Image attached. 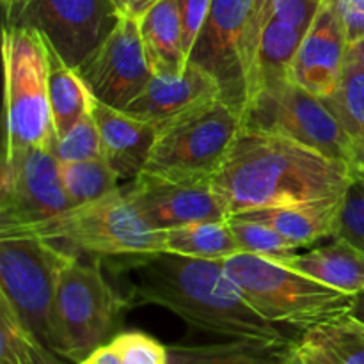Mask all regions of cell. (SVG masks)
Segmentation results:
<instances>
[{"instance_id": "16", "label": "cell", "mask_w": 364, "mask_h": 364, "mask_svg": "<svg viewBox=\"0 0 364 364\" xmlns=\"http://www.w3.org/2000/svg\"><path fill=\"white\" fill-rule=\"evenodd\" d=\"M215 98H220V87L215 78L198 64L188 63L181 75L153 73L144 91L124 112L160 128Z\"/></svg>"}, {"instance_id": "12", "label": "cell", "mask_w": 364, "mask_h": 364, "mask_svg": "<svg viewBox=\"0 0 364 364\" xmlns=\"http://www.w3.org/2000/svg\"><path fill=\"white\" fill-rule=\"evenodd\" d=\"M71 208L55 153L27 148L4 155L0 176V235L59 215Z\"/></svg>"}, {"instance_id": "39", "label": "cell", "mask_w": 364, "mask_h": 364, "mask_svg": "<svg viewBox=\"0 0 364 364\" xmlns=\"http://www.w3.org/2000/svg\"><path fill=\"white\" fill-rule=\"evenodd\" d=\"M350 167L355 174H359V176L364 178V142H354Z\"/></svg>"}, {"instance_id": "9", "label": "cell", "mask_w": 364, "mask_h": 364, "mask_svg": "<svg viewBox=\"0 0 364 364\" xmlns=\"http://www.w3.org/2000/svg\"><path fill=\"white\" fill-rule=\"evenodd\" d=\"M73 256L38 237H0V295L45 347L52 340L59 276Z\"/></svg>"}, {"instance_id": "7", "label": "cell", "mask_w": 364, "mask_h": 364, "mask_svg": "<svg viewBox=\"0 0 364 364\" xmlns=\"http://www.w3.org/2000/svg\"><path fill=\"white\" fill-rule=\"evenodd\" d=\"M244 119L235 107L215 98L159 128L142 173L173 181L212 183Z\"/></svg>"}, {"instance_id": "19", "label": "cell", "mask_w": 364, "mask_h": 364, "mask_svg": "<svg viewBox=\"0 0 364 364\" xmlns=\"http://www.w3.org/2000/svg\"><path fill=\"white\" fill-rule=\"evenodd\" d=\"M322 284L355 295L364 290V252L341 237L323 247L272 259Z\"/></svg>"}, {"instance_id": "36", "label": "cell", "mask_w": 364, "mask_h": 364, "mask_svg": "<svg viewBox=\"0 0 364 364\" xmlns=\"http://www.w3.org/2000/svg\"><path fill=\"white\" fill-rule=\"evenodd\" d=\"M281 364H329L323 359L316 358L315 354H311L309 350H306L297 340L291 341V345L288 347L287 354L281 359Z\"/></svg>"}, {"instance_id": "11", "label": "cell", "mask_w": 364, "mask_h": 364, "mask_svg": "<svg viewBox=\"0 0 364 364\" xmlns=\"http://www.w3.org/2000/svg\"><path fill=\"white\" fill-rule=\"evenodd\" d=\"M4 25L28 27L71 68L110 34L121 14L112 0H2Z\"/></svg>"}, {"instance_id": "24", "label": "cell", "mask_w": 364, "mask_h": 364, "mask_svg": "<svg viewBox=\"0 0 364 364\" xmlns=\"http://www.w3.org/2000/svg\"><path fill=\"white\" fill-rule=\"evenodd\" d=\"M297 341L329 364H364V326L348 315L306 331Z\"/></svg>"}, {"instance_id": "15", "label": "cell", "mask_w": 364, "mask_h": 364, "mask_svg": "<svg viewBox=\"0 0 364 364\" xmlns=\"http://www.w3.org/2000/svg\"><path fill=\"white\" fill-rule=\"evenodd\" d=\"M348 43L334 0H323L301 43L291 78L320 100L336 92L347 63Z\"/></svg>"}, {"instance_id": "1", "label": "cell", "mask_w": 364, "mask_h": 364, "mask_svg": "<svg viewBox=\"0 0 364 364\" xmlns=\"http://www.w3.org/2000/svg\"><path fill=\"white\" fill-rule=\"evenodd\" d=\"M352 178L354 171L343 160L242 124L212 185L230 219L247 210L340 199Z\"/></svg>"}, {"instance_id": "28", "label": "cell", "mask_w": 364, "mask_h": 364, "mask_svg": "<svg viewBox=\"0 0 364 364\" xmlns=\"http://www.w3.org/2000/svg\"><path fill=\"white\" fill-rule=\"evenodd\" d=\"M80 364H169V352L141 331L119 333Z\"/></svg>"}, {"instance_id": "20", "label": "cell", "mask_w": 364, "mask_h": 364, "mask_svg": "<svg viewBox=\"0 0 364 364\" xmlns=\"http://www.w3.org/2000/svg\"><path fill=\"white\" fill-rule=\"evenodd\" d=\"M142 45L155 75H181L188 66L176 0H160L139 20Z\"/></svg>"}, {"instance_id": "13", "label": "cell", "mask_w": 364, "mask_h": 364, "mask_svg": "<svg viewBox=\"0 0 364 364\" xmlns=\"http://www.w3.org/2000/svg\"><path fill=\"white\" fill-rule=\"evenodd\" d=\"M77 71L98 102L117 110L127 109L153 77L139 20L121 14L116 27Z\"/></svg>"}, {"instance_id": "5", "label": "cell", "mask_w": 364, "mask_h": 364, "mask_svg": "<svg viewBox=\"0 0 364 364\" xmlns=\"http://www.w3.org/2000/svg\"><path fill=\"white\" fill-rule=\"evenodd\" d=\"M0 237H38L121 262L162 252V233L141 215L127 188H117L102 199L71 206L45 223Z\"/></svg>"}, {"instance_id": "8", "label": "cell", "mask_w": 364, "mask_h": 364, "mask_svg": "<svg viewBox=\"0 0 364 364\" xmlns=\"http://www.w3.org/2000/svg\"><path fill=\"white\" fill-rule=\"evenodd\" d=\"M130 308L103 277L98 265L75 255L57 283L52 313L50 350L71 363H84L98 347L112 340L121 313Z\"/></svg>"}, {"instance_id": "4", "label": "cell", "mask_w": 364, "mask_h": 364, "mask_svg": "<svg viewBox=\"0 0 364 364\" xmlns=\"http://www.w3.org/2000/svg\"><path fill=\"white\" fill-rule=\"evenodd\" d=\"M220 263L245 301L263 318L301 334L347 315L354 299V295L262 256L240 252Z\"/></svg>"}, {"instance_id": "41", "label": "cell", "mask_w": 364, "mask_h": 364, "mask_svg": "<svg viewBox=\"0 0 364 364\" xmlns=\"http://www.w3.org/2000/svg\"><path fill=\"white\" fill-rule=\"evenodd\" d=\"M348 55H350L352 59L358 60V63L364 68V39L355 43V45L348 46Z\"/></svg>"}, {"instance_id": "35", "label": "cell", "mask_w": 364, "mask_h": 364, "mask_svg": "<svg viewBox=\"0 0 364 364\" xmlns=\"http://www.w3.org/2000/svg\"><path fill=\"white\" fill-rule=\"evenodd\" d=\"M334 6H336L348 46L364 39V11L354 6L350 0H334Z\"/></svg>"}, {"instance_id": "17", "label": "cell", "mask_w": 364, "mask_h": 364, "mask_svg": "<svg viewBox=\"0 0 364 364\" xmlns=\"http://www.w3.org/2000/svg\"><path fill=\"white\" fill-rule=\"evenodd\" d=\"M92 116L102 137L103 156L119 180H135L146 167L159 128L95 98Z\"/></svg>"}, {"instance_id": "29", "label": "cell", "mask_w": 364, "mask_h": 364, "mask_svg": "<svg viewBox=\"0 0 364 364\" xmlns=\"http://www.w3.org/2000/svg\"><path fill=\"white\" fill-rule=\"evenodd\" d=\"M228 224L233 231L238 247L245 255L262 256L267 259H279L294 255V252H297V249H301L288 242L284 237H281L276 230L262 223H252V220L240 219V217H230Z\"/></svg>"}, {"instance_id": "23", "label": "cell", "mask_w": 364, "mask_h": 364, "mask_svg": "<svg viewBox=\"0 0 364 364\" xmlns=\"http://www.w3.org/2000/svg\"><path fill=\"white\" fill-rule=\"evenodd\" d=\"M48 92L57 137L66 134L87 110L92 109L95 103V96L84 78L78 75L77 68L68 66L52 48H50Z\"/></svg>"}, {"instance_id": "3", "label": "cell", "mask_w": 364, "mask_h": 364, "mask_svg": "<svg viewBox=\"0 0 364 364\" xmlns=\"http://www.w3.org/2000/svg\"><path fill=\"white\" fill-rule=\"evenodd\" d=\"M272 14L274 0H212L188 59L215 78L242 119L259 91V46Z\"/></svg>"}, {"instance_id": "25", "label": "cell", "mask_w": 364, "mask_h": 364, "mask_svg": "<svg viewBox=\"0 0 364 364\" xmlns=\"http://www.w3.org/2000/svg\"><path fill=\"white\" fill-rule=\"evenodd\" d=\"M306 32V28L270 18L259 46V85L270 78L291 77V68Z\"/></svg>"}, {"instance_id": "21", "label": "cell", "mask_w": 364, "mask_h": 364, "mask_svg": "<svg viewBox=\"0 0 364 364\" xmlns=\"http://www.w3.org/2000/svg\"><path fill=\"white\" fill-rule=\"evenodd\" d=\"M291 341L228 340L212 345H171L169 364H281Z\"/></svg>"}, {"instance_id": "38", "label": "cell", "mask_w": 364, "mask_h": 364, "mask_svg": "<svg viewBox=\"0 0 364 364\" xmlns=\"http://www.w3.org/2000/svg\"><path fill=\"white\" fill-rule=\"evenodd\" d=\"M31 364H68V363L64 361V358H60L59 354L50 350L48 347H45L41 341H38L34 336H32Z\"/></svg>"}, {"instance_id": "6", "label": "cell", "mask_w": 364, "mask_h": 364, "mask_svg": "<svg viewBox=\"0 0 364 364\" xmlns=\"http://www.w3.org/2000/svg\"><path fill=\"white\" fill-rule=\"evenodd\" d=\"M6 148L4 155L27 148L55 151L57 132L50 107V48L34 28L4 25Z\"/></svg>"}, {"instance_id": "10", "label": "cell", "mask_w": 364, "mask_h": 364, "mask_svg": "<svg viewBox=\"0 0 364 364\" xmlns=\"http://www.w3.org/2000/svg\"><path fill=\"white\" fill-rule=\"evenodd\" d=\"M244 124L276 132L350 166L354 141L323 100L316 98L291 77L263 82L255 102L244 114Z\"/></svg>"}, {"instance_id": "18", "label": "cell", "mask_w": 364, "mask_h": 364, "mask_svg": "<svg viewBox=\"0 0 364 364\" xmlns=\"http://www.w3.org/2000/svg\"><path fill=\"white\" fill-rule=\"evenodd\" d=\"M341 203L343 198L320 199L297 205L247 210L233 217L265 224L297 247H304L322 238L336 237Z\"/></svg>"}, {"instance_id": "31", "label": "cell", "mask_w": 364, "mask_h": 364, "mask_svg": "<svg viewBox=\"0 0 364 364\" xmlns=\"http://www.w3.org/2000/svg\"><path fill=\"white\" fill-rule=\"evenodd\" d=\"M32 334L0 295V364H31Z\"/></svg>"}, {"instance_id": "37", "label": "cell", "mask_w": 364, "mask_h": 364, "mask_svg": "<svg viewBox=\"0 0 364 364\" xmlns=\"http://www.w3.org/2000/svg\"><path fill=\"white\" fill-rule=\"evenodd\" d=\"M116 4L119 14H124V16H132L135 20H141L156 2L160 0H112Z\"/></svg>"}, {"instance_id": "34", "label": "cell", "mask_w": 364, "mask_h": 364, "mask_svg": "<svg viewBox=\"0 0 364 364\" xmlns=\"http://www.w3.org/2000/svg\"><path fill=\"white\" fill-rule=\"evenodd\" d=\"M323 0H274L272 18L308 31Z\"/></svg>"}, {"instance_id": "27", "label": "cell", "mask_w": 364, "mask_h": 364, "mask_svg": "<svg viewBox=\"0 0 364 364\" xmlns=\"http://www.w3.org/2000/svg\"><path fill=\"white\" fill-rule=\"evenodd\" d=\"M60 178L71 206L96 201L119 188V176L105 159L60 162Z\"/></svg>"}, {"instance_id": "40", "label": "cell", "mask_w": 364, "mask_h": 364, "mask_svg": "<svg viewBox=\"0 0 364 364\" xmlns=\"http://www.w3.org/2000/svg\"><path fill=\"white\" fill-rule=\"evenodd\" d=\"M347 315L352 316V318L358 320L359 323H363L364 326V290L354 295V299H352V306L350 309H348Z\"/></svg>"}, {"instance_id": "33", "label": "cell", "mask_w": 364, "mask_h": 364, "mask_svg": "<svg viewBox=\"0 0 364 364\" xmlns=\"http://www.w3.org/2000/svg\"><path fill=\"white\" fill-rule=\"evenodd\" d=\"M176 2L178 11H180L185 55H187V59H191V53L194 50L196 41H198L199 32L205 25L206 16H208L212 0H176Z\"/></svg>"}, {"instance_id": "2", "label": "cell", "mask_w": 364, "mask_h": 364, "mask_svg": "<svg viewBox=\"0 0 364 364\" xmlns=\"http://www.w3.org/2000/svg\"><path fill=\"white\" fill-rule=\"evenodd\" d=\"M121 265L130 279L124 294L130 308L160 306L188 326L228 340L291 341L245 301L220 262L153 252L123 259Z\"/></svg>"}, {"instance_id": "32", "label": "cell", "mask_w": 364, "mask_h": 364, "mask_svg": "<svg viewBox=\"0 0 364 364\" xmlns=\"http://www.w3.org/2000/svg\"><path fill=\"white\" fill-rule=\"evenodd\" d=\"M336 237L345 238L364 252V178L355 173L343 196Z\"/></svg>"}, {"instance_id": "26", "label": "cell", "mask_w": 364, "mask_h": 364, "mask_svg": "<svg viewBox=\"0 0 364 364\" xmlns=\"http://www.w3.org/2000/svg\"><path fill=\"white\" fill-rule=\"evenodd\" d=\"M323 103L352 141L364 142V68L348 53L340 85Z\"/></svg>"}, {"instance_id": "30", "label": "cell", "mask_w": 364, "mask_h": 364, "mask_svg": "<svg viewBox=\"0 0 364 364\" xmlns=\"http://www.w3.org/2000/svg\"><path fill=\"white\" fill-rule=\"evenodd\" d=\"M55 156L59 162H84V160L105 159L102 137L92 109L87 110L70 130L57 137Z\"/></svg>"}, {"instance_id": "14", "label": "cell", "mask_w": 364, "mask_h": 364, "mask_svg": "<svg viewBox=\"0 0 364 364\" xmlns=\"http://www.w3.org/2000/svg\"><path fill=\"white\" fill-rule=\"evenodd\" d=\"M124 188L141 215L156 231L228 219L212 183L173 181L141 173Z\"/></svg>"}, {"instance_id": "22", "label": "cell", "mask_w": 364, "mask_h": 364, "mask_svg": "<svg viewBox=\"0 0 364 364\" xmlns=\"http://www.w3.org/2000/svg\"><path fill=\"white\" fill-rule=\"evenodd\" d=\"M160 233H162V252L210 259V262H223L242 252L228 219L187 224Z\"/></svg>"}]
</instances>
